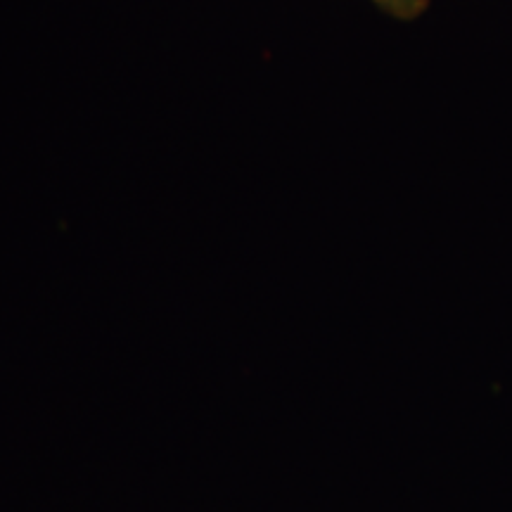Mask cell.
<instances>
[{
    "label": "cell",
    "mask_w": 512,
    "mask_h": 512,
    "mask_svg": "<svg viewBox=\"0 0 512 512\" xmlns=\"http://www.w3.org/2000/svg\"><path fill=\"white\" fill-rule=\"evenodd\" d=\"M373 3L396 19H415L427 10L430 0H373Z\"/></svg>",
    "instance_id": "obj_1"
}]
</instances>
